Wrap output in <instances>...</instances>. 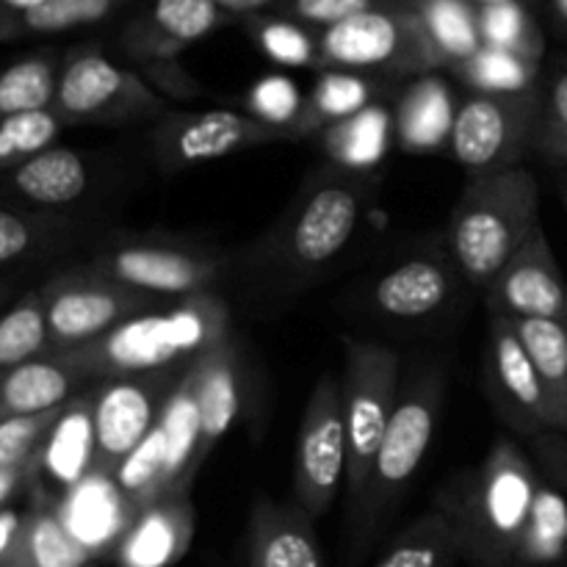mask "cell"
Segmentation results:
<instances>
[{"label": "cell", "mask_w": 567, "mask_h": 567, "mask_svg": "<svg viewBox=\"0 0 567 567\" xmlns=\"http://www.w3.org/2000/svg\"><path fill=\"white\" fill-rule=\"evenodd\" d=\"M377 186V172L336 164L310 172L280 219L233 258V271L260 299H291L316 286L354 244Z\"/></svg>", "instance_id": "cell-1"}, {"label": "cell", "mask_w": 567, "mask_h": 567, "mask_svg": "<svg viewBox=\"0 0 567 567\" xmlns=\"http://www.w3.org/2000/svg\"><path fill=\"white\" fill-rule=\"evenodd\" d=\"M230 308L216 291L161 302L131 316L97 341L53 354L83 382L186 369L214 343L230 336Z\"/></svg>", "instance_id": "cell-2"}, {"label": "cell", "mask_w": 567, "mask_h": 567, "mask_svg": "<svg viewBox=\"0 0 567 567\" xmlns=\"http://www.w3.org/2000/svg\"><path fill=\"white\" fill-rule=\"evenodd\" d=\"M543 474L513 437H496L485 460L437 496L460 559L474 567H513Z\"/></svg>", "instance_id": "cell-3"}, {"label": "cell", "mask_w": 567, "mask_h": 567, "mask_svg": "<svg viewBox=\"0 0 567 567\" xmlns=\"http://www.w3.org/2000/svg\"><path fill=\"white\" fill-rule=\"evenodd\" d=\"M537 227H543L540 186L526 166L468 172L449 210L443 241L465 282L485 291Z\"/></svg>", "instance_id": "cell-4"}, {"label": "cell", "mask_w": 567, "mask_h": 567, "mask_svg": "<svg viewBox=\"0 0 567 567\" xmlns=\"http://www.w3.org/2000/svg\"><path fill=\"white\" fill-rule=\"evenodd\" d=\"M443 393L446 374L441 365L415 369L408 385L399 391L396 410L371 465L363 496L349 507L354 543L371 540L380 532L424 465L441 424Z\"/></svg>", "instance_id": "cell-5"}, {"label": "cell", "mask_w": 567, "mask_h": 567, "mask_svg": "<svg viewBox=\"0 0 567 567\" xmlns=\"http://www.w3.org/2000/svg\"><path fill=\"white\" fill-rule=\"evenodd\" d=\"M89 266L161 302L210 293L233 275V258L221 249L161 233L105 238Z\"/></svg>", "instance_id": "cell-6"}, {"label": "cell", "mask_w": 567, "mask_h": 567, "mask_svg": "<svg viewBox=\"0 0 567 567\" xmlns=\"http://www.w3.org/2000/svg\"><path fill=\"white\" fill-rule=\"evenodd\" d=\"M465 277L449 255L446 241L410 247L371 271L358 288V310L388 327L437 324L457 305Z\"/></svg>", "instance_id": "cell-7"}, {"label": "cell", "mask_w": 567, "mask_h": 567, "mask_svg": "<svg viewBox=\"0 0 567 567\" xmlns=\"http://www.w3.org/2000/svg\"><path fill=\"white\" fill-rule=\"evenodd\" d=\"M343 424L349 507L363 496L380 443L399 402V354L382 343L343 338Z\"/></svg>", "instance_id": "cell-8"}, {"label": "cell", "mask_w": 567, "mask_h": 567, "mask_svg": "<svg viewBox=\"0 0 567 567\" xmlns=\"http://www.w3.org/2000/svg\"><path fill=\"white\" fill-rule=\"evenodd\" d=\"M540 83L526 92H471L457 105L446 153L465 172L524 166L535 155Z\"/></svg>", "instance_id": "cell-9"}, {"label": "cell", "mask_w": 567, "mask_h": 567, "mask_svg": "<svg viewBox=\"0 0 567 567\" xmlns=\"http://www.w3.org/2000/svg\"><path fill=\"white\" fill-rule=\"evenodd\" d=\"M39 297L48 321V354L70 352L83 343L97 341L131 316L161 305V299L133 291L89 264L55 275L39 288Z\"/></svg>", "instance_id": "cell-10"}, {"label": "cell", "mask_w": 567, "mask_h": 567, "mask_svg": "<svg viewBox=\"0 0 567 567\" xmlns=\"http://www.w3.org/2000/svg\"><path fill=\"white\" fill-rule=\"evenodd\" d=\"M319 59L321 66L330 70L391 75H413L443 64L419 17L388 9L363 11L324 28L319 39Z\"/></svg>", "instance_id": "cell-11"}, {"label": "cell", "mask_w": 567, "mask_h": 567, "mask_svg": "<svg viewBox=\"0 0 567 567\" xmlns=\"http://www.w3.org/2000/svg\"><path fill=\"white\" fill-rule=\"evenodd\" d=\"M194 365V363H192ZM186 369L155 371V374L116 377L92 385L94 419V465L92 474L111 476L155 430L166 402Z\"/></svg>", "instance_id": "cell-12"}, {"label": "cell", "mask_w": 567, "mask_h": 567, "mask_svg": "<svg viewBox=\"0 0 567 567\" xmlns=\"http://www.w3.org/2000/svg\"><path fill=\"white\" fill-rule=\"evenodd\" d=\"M53 111L66 125H136L169 109L138 75L100 53H81L61 70Z\"/></svg>", "instance_id": "cell-13"}, {"label": "cell", "mask_w": 567, "mask_h": 567, "mask_svg": "<svg viewBox=\"0 0 567 567\" xmlns=\"http://www.w3.org/2000/svg\"><path fill=\"white\" fill-rule=\"evenodd\" d=\"M277 142H293L291 131L252 120L244 111H166L153 122L150 155L164 175H177L188 166Z\"/></svg>", "instance_id": "cell-14"}, {"label": "cell", "mask_w": 567, "mask_h": 567, "mask_svg": "<svg viewBox=\"0 0 567 567\" xmlns=\"http://www.w3.org/2000/svg\"><path fill=\"white\" fill-rule=\"evenodd\" d=\"M347 482V424H343L341 382L321 377L299 424L297 465H293V502L321 518Z\"/></svg>", "instance_id": "cell-15"}, {"label": "cell", "mask_w": 567, "mask_h": 567, "mask_svg": "<svg viewBox=\"0 0 567 567\" xmlns=\"http://www.w3.org/2000/svg\"><path fill=\"white\" fill-rule=\"evenodd\" d=\"M482 380H485L487 402L515 435L529 441V437L554 430V413L546 388H543L524 343L518 341L509 321L502 316H491Z\"/></svg>", "instance_id": "cell-16"}, {"label": "cell", "mask_w": 567, "mask_h": 567, "mask_svg": "<svg viewBox=\"0 0 567 567\" xmlns=\"http://www.w3.org/2000/svg\"><path fill=\"white\" fill-rule=\"evenodd\" d=\"M485 308L502 319H537L567 327V280L543 227L485 288Z\"/></svg>", "instance_id": "cell-17"}, {"label": "cell", "mask_w": 567, "mask_h": 567, "mask_svg": "<svg viewBox=\"0 0 567 567\" xmlns=\"http://www.w3.org/2000/svg\"><path fill=\"white\" fill-rule=\"evenodd\" d=\"M197 532L192 491H169L133 513L105 563L114 567H172L186 557Z\"/></svg>", "instance_id": "cell-18"}, {"label": "cell", "mask_w": 567, "mask_h": 567, "mask_svg": "<svg viewBox=\"0 0 567 567\" xmlns=\"http://www.w3.org/2000/svg\"><path fill=\"white\" fill-rule=\"evenodd\" d=\"M247 567H324L313 518L297 502L258 498L247 520Z\"/></svg>", "instance_id": "cell-19"}, {"label": "cell", "mask_w": 567, "mask_h": 567, "mask_svg": "<svg viewBox=\"0 0 567 567\" xmlns=\"http://www.w3.org/2000/svg\"><path fill=\"white\" fill-rule=\"evenodd\" d=\"M59 518L70 529V535L81 543L89 559H109L114 546L120 543L122 532L131 524L133 507L111 476L89 474L75 487L55 502Z\"/></svg>", "instance_id": "cell-20"}, {"label": "cell", "mask_w": 567, "mask_h": 567, "mask_svg": "<svg viewBox=\"0 0 567 567\" xmlns=\"http://www.w3.org/2000/svg\"><path fill=\"white\" fill-rule=\"evenodd\" d=\"M194 380H197L199 415L197 465L203 468L241 410V352L233 332L199 354L194 363Z\"/></svg>", "instance_id": "cell-21"}, {"label": "cell", "mask_w": 567, "mask_h": 567, "mask_svg": "<svg viewBox=\"0 0 567 567\" xmlns=\"http://www.w3.org/2000/svg\"><path fill=\"white\" fill-rule=\"evenodd\" d=\"M9 183L17 197L39 208H70L81 203L94 186V166L72 147H48L25 164L9 169Z\"/></svg>", "instance_id": "cell-22"}, {"label": "cell", "mask_w": 567, "mask_h": 567, "mask_svg": "<svg viewBox=\"0 0 567 567\" xmlns=\"http://www.w3.org/2000/svg\"><path fill=\"white\" fill-rule=\"evenodd\" d=\"M454 116L457 105L446 83L435 75H424L404 89L393 109V138L404 153L449 150Z\"/></svg>", "instance_id": "cell-23"}, {"label": "cell", "mask_w": 567, "mask_h": 567, "mask_svg": "<svg viewBox=\"0 0 567 567\" xmlns=\"http://www.w3.org/2000/svg\"><path fill=\"white\" fill-rule=\"evenodd\" d=\"M81 374L53 354L22 363L0 374V421L25 419L61 408L81 393Z\"/></svg>", "instance_id": "cell-24"}, {"label": "cell", "mask_w": 567, "mask_h": 567, "mask_svg": "<svg viewBox=\"0 0 567 567\" xmlns=\"http://www.w3.org/2000/svg\"><path fill=\"white\" fill-rule=\"evenodd\" d=\"M94 465V419H92V388L72 396L61 410L53 432L48 435L39 454V474H48L55 485L75 487L92 474Z\"/></svg>", "instance_id": "cell-25"}, {"label": "cell", "mask_w": 567, "mask_h": 567, "mask_svg": "<svg viewBox=\"0 0 567 567\" xmlns=\"http://www.w3.org/2000/svg\"><path fill=\"white\" fill-rule=\"evenodd\" d=\"M216 0H155L147 22L131 33V48L144 59H172L177 48L208 37L221 22Z\"/></svg>", "instance_id": "cell-26"}, {"label": "cell", "mask_w": 567, "mask_h": 567, "mask_svg": "<svg viewBox=\"0 0 567 567\" xmlns=\"http://www.w3.org/2000/svg\"><path fill=\"white\" fill-rule=\"evenodd\" d=\"M377 83L371 78L360 75V72L347 70H330L319 78L313 92L305 97L302 111H299L297 122L291 125L293 142L324 133L327 127L338 125V122L349 120L358 111L374 105Z\"/></svg>", "instance_id": "cell-27"}, {"label": "cell", "mask_w": 567, "mask_h": 567, "mask_svg": "<svg viewBox=\"0 0 567 567\" xmlns=\"http://www.w3.org/2000/svg\"><path fill=\"white\" fill-rule=\"evenodd\" d=\"M393 138V111L382 103L358 111L321 133L330 164L354 172H377Z\"/></svg>", "instance_id": "cell-28"}, {"label": "cell", "mask_w": 567, "mask_h": 567, "mask_svg": "<svg viewBox=\"0 0 567 567\" xmlns=\"http://www.w3.org/2000/svg\"><path fill=\"white\" fill-rule=\"evenodd\" d=\"M92 559L59 518L55 502L37 498L25 509L20 543L9 567H86Z\"/></svg>", "instance_id": "cell-29"}, {"label": "cell", "mask_w": 567, "mask_h": 567, "mask_svg": "<svg viewBox=\"0 0 567 567\" xmlns=\"http://www.w3.org/2000/svg\"><path fill=\"white\" fill-rule=\"evenodd\" d=\"M567 563V496L543 476L520 535L513 567H559Z\"/></svg>", "instance_id": "cell-30"}, {"label": "cell", "mask_w": 567, "mask_h": 567, "mask_svg": "<svg viewBox=\"0 0 567 567\" xmlns=\"http://www.w3.org/2000/svg\"><path fill=\"white\" fill-rule=\"evenodd\" d=\"M524 343L537 377L548 393L554 430L567 432V327L537 319H507Z\"/></svg>", "instance_id": "cell-31"}, {"label": "cell", "mask_w": 567, "mask_h": 567, "mask_svg": "<svg viewBox=\"0 0 567 567\" xmlns=\"http://www.w3.org/2000/svg\"><path fill=\"white\" fill-rule=\"evenodd\" d=\"M460 559L457 537L441 509H430L391 543L374 567H454Z\"/></svg>", "instance_id": "cell-32"}, {"label": "cell", "mask_w": 567, "mask_h": 567, "mask_svg": "<svg viewBox=\"0 0 567 567\" xmlns=\"http://www.w3.org/2000/svg\"><path fill=\"white\" fill-rule=\"evenodd\" d=\"M419 20L443 64L460 66L485 48L480 20L463 0H424Z\"/></svg>", "instance_id": "cell-33"}, {"label": "cell", "mask_w": 567, "mask_h": 567, "mask_svg": "<svg viewBox=\"0 0 567 567\" xmlns=\"http://www.w3.org/2000/svg\"><path fill=\"white\" fill-rule=\"evenodd\" d=\"M50 352L48 321L39 291L25 293L0 316V374Z\"/></svg>", "instance_id": "cell-34"}, {"label": "cell", "mask_w": 567, "mask_h": 567, "mask_svg": "<svg viewBox=\"0 0 567 567\" xmlns=\"http://www.w3.org/2000/svg\"><path fill=\"white\" fill-rule=\"evenodd\" d=\"M55 86H59V75H55L53 61H17L9 70L0 72V120L28 114V111L53 109Z\"/></svg>", "instance_id": "cell-35"}, {"label": "cell", "mask_w": 567, "mask_h": 567, "mask_svg": "<svg viewBox=\"0 0 567 567\" xmlns=\"http://www.w3.org/2000/svg\"><path fill=\"white\" fill-rule=\"evenodd\" d=\"M66 125L53 109L28 111V114L0 120V169H14L33 155L53 147Z\"/></svg>", "instance_id": "cell-36"}, {"label": "cell", "mask_w": 567, "mask_h": 567, "mask_svg": "<svg viewBox=\"0 0 567 567\" xmlns=\"http://www.w3.org/2000/svg\"><path fill=\"white\" fill-rule=\"evenodd\" d=\"M535 72L537 61L498 48H482L474 59L460 64V75L474 92H526L537 86Z\"/></svg>", "instance_id": "cell-37"}, {"label": "cell", "mask_w": 567, "mask_h": 567, "mask_svg": "<svg viewBox=\"0 0 567 567\" xmlns=\"http://www.w3.org/2000/svg\"><path fill=\"white\" fill-rule=\"evenodd\" d=\"M535 155L551 166H567V61L540 83Z\"/></svg>", "instance_id": "cell-38"}, {"label": "cell", "mask_w": 567, "mask_h": 567, "mask_svg": "<svg viewBox=\"0 0 567 567\" xmlns=\"http://www.w3.org/2000/svg\"><path fill=\"white\" fill-rule=\"evenodd\" d=\"M480 31L485 48L507 50V53L524 55V59H540V37L518 3L487 6L480 17Z\"/></svg>", "instance_id": "cell-39"}, {"label": "cell", "mask_w": 567, "mask_h": 567, "mask_svg": "<svg viewBox=\"0 0 567 567\" xmlns=\"http://www.w3.org/2000/svg\"><path fill=\"white\" fill-rule=\"evenodd\" d=\"M64 404L39 415L0 421V468H22L39 463L48 435L53 432Z\"/></svg>", "instance_id": "cell-40"}, {"label": "cell", "mask_w": 567, "mask_h": 567, "mask_svg": "<svg viewBox=\"0 0 567 567\" xmlns=\"http://www.w3.org/2000/svg\"><path fill=\"white\" fill-rule=\"evenodd\" d=\"M61 233H64V221H50L44 216L39 219V216L20 214V210L0 208V266L28 258Z\"/></svg>", "instance_id": "cell-41"}, {"label": "cell", "mask_w": 567, "mask_h": 567, "mask_svg": "<svg viewBox=\"0 0 567 567\" xmlns=\"http://www.w3.org/2000/svg\"><path fill=\"white\" fill-rule=\"evenodd\" d=\"M302 94H299L297 83L291 78L269 75L255 83L252 92L247 94V111L244 114H249L258 122H266L271 127L291 131L299 111H302Z\"/></svg>", "instance_id": "cell-42"}, {"label": "cell", "mask_w": 567, "mask_h": 567, "mask_svg": "<svg viewBox=\"0 0 567 567\" xmlns=\"http://www.w3.org/2000/svg\"><path fill=\"white\" fill-rule=\"evenodd\" d=\"M116 0H44L22 14V25L31 33H59L70 28L92 25L114 11Z\"/></svg>", "instance_id": "cell-43"}, {"label": "cell", "mask_w": 567, "mask_h": 567, "mask_svg": "<svg viewBox=\"0 0 567 567\" xmlns=\"http://www.w3.org/2000/svg\"><path fill=\"white\" fill-rule=\"evenodd\" d=\"M258 44L271 61L286 66H316L319 59V42L308 37L299 25L286 20H269L258 28Z\"/></svg>", "instance_id": "cell-44"}, {"label": "cell", "mask_w": 567, "mask_h": 567, "mask_svg": "<svg viewBox=\"0 0 567 567\" xmlns=\"http://www.w3.org/2000/svg\"><path fill=\"white\" fill-rule=\"evenodd\" d=\"M529 449L540 474L567 496V432L548 430L529 437Z\"/></svg>", "instance_id": "cell-45"}, {"label": "cell", "mask_w": 567, "mask_h": 567, "mask_svg": "<svg viewBox=\"0 0 567 567\" xmlns=\"http://www.w3.org/2000/svg\"><path fill=\"white\" fill-rule=\"evenodd\" d=\"M371 9H380V3L377 0H293L291 3V11L299 20L324 28L338 25V22Z\"/></svg>", "instance_id": "cell-46"}, {"label": "cell", "mask_w": 567, "mask_h": 567, "mask_svg": "<svg viewBox=\"0 0 567 567\" xmlns=\"http://www.w3.org/2000/svg\"><path fill=\"white\" fill-rule=\"evenodd\" d=\"M39 463L22 465V468H0V509L9 507L25 487L37 485Z\"/></svg>", "instance_id": "cell-47"}, {"label": "cell", "mask_w": 567, "mask_h": 567, "mask_svg": "<svg viewBox=\"0 0 567 567\" xmlns=\"http://www.w3.org/2000/svg\"><path fill=\"white\" fill-rule=\"evenodd\" d=\"M22 520H25V513H20V509H0V567H9L11 557H14V548L20 543Z\"/></svg>", "instance_id": "cell-48"}, {"label": "cell", "mask_w": 567, "mask_h": 567, "mask_svg": "<svg viewBox=\"0 0 567 567\" xmlns=\"http://www.w3.org/2000/svg\"><path fill=\"white\" fill-rule=\"evenodd\" d=\"M216 3L227 11H255V9H264V6L275 3V0H216Z\"/></svg>", "instance_id": "cell-49"}, {"label": "cell", "mask_w": 567, "mask_h": 567, "mask_svg": "<svg viewBox=\"0 0 567 567\" xmlns=\"http://www.w3.org/2000/svg\"><path fill=\"white\" fill-rule=\"evenodd\" d=\"M551 14H554V22H557L559 33H565L567 37V0H551Z\"/></svg>", "instance_id": "cell-50"}, {"label": "cell", "mask_w": 567, "mask_h": 567, "mask_svg": "<svg viewBox=\"0 0 567 567\" xmlns=\"http://www.w3.org/2000/svg\"><path fill=\"white\" fill-rule=\"evenodd\" d=\"M6 6H11V9H20L22 14H28L31 9H37L39 3H44V0H3Z\"/></svg>", "instance_id": "cell-51"}, {"label": "cell", "mask_w": 567, "mask_h": 567, "mask_svg": "<svg viewBox=\"0 0 567 567\" xmlns=\"http://www.w3.org/2000/svg\"><path fill=\"white\" fill-rule=\"evenodd\" d=\"M474 3H480V6H504V3H518V0H474Z\"/></svg>", "instance_id": "cell-52"}, {"label": "cell", "mask_w": 567, "mask_h": 567, "mask_svg": "<svg viewBox=\"0 0 567 567\" xmlns=\"http://www.w3.org/2000/svg\"><path fill=\"white\" fill-rule=\"evenodd\" d=\"M563 203H565V208H567V177H565V183H563Z\"/></svg>", "instance_id": "cell-53"}]
</instances>
